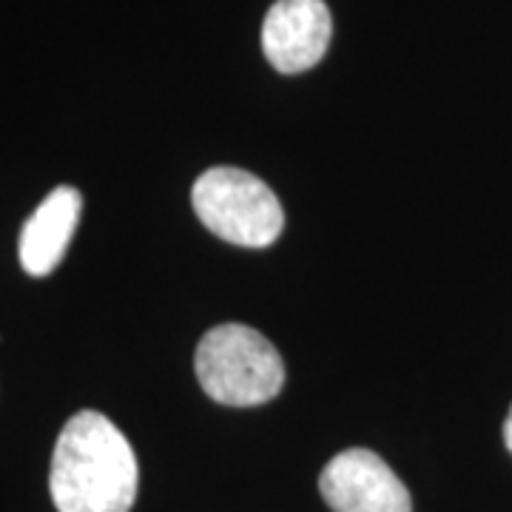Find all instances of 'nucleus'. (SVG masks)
<instances>
[{
	"mask_svg": "<svg viewBox=\"0 0 512 512\" xmlns=\"http://www.w3.org/2000/svg\"><path fill=\"white\" fill-rule=\"evenodd\" d=\"M137 484V456L103 413L80 410L66 421L49 473L57 512H128Z\"/></svg>",
	"mask_w": 512,
	"mask_h": 512,
	"instance_id": "1",
	"label": "nucleus"
},
{
	"mask_svg": "<svg viewBox=\"0 0 512 512\" xmlns=\"http://www.w3.org/2000/svg\"><path fill=\"white\" fill-rule=\"evenodd\" d=\"M197 379L214 402L228 407H256L279 396L285 365L279 350L248 325H220L197 345Z\"/></svg>",
	"mask_w": 512,
	"mask_h": 512,
	"instance_id": "2",
	"label": "nucleus"
},
{
	"mask_svg": "<svg viewBox=\"0 0 512 512\" xmlns=\"http://www.w3.org/2000/svg\"><path fill=\"white\" fill-rule=\"evenodd\" d=\"M191 202L200 222L225 242L242 248H265L285 225L282 202L259 177L220 165L208 168L194 183Z\"/></svg>",
	"mask_w": 512,
	"mask_h": 512,
	"instance_id": "3",
	"label": "nucleus"
},
{
	"mask_svg": "<svg viewBox=\"0 0 512 512\" xmlns=\"http://www.w3.org/2000/svg\"><path fill=\"white\" fill-rule=\"evenodd\" d=\"M319 490L333 512H413V498L399 476L365 447L330 458Z\"/></svg>",
	"mask_w": 512,
	"mask_h": 512,
	"instance_id": "4",
	"label": "nucleus"
},
{
	"mask_svg": "<svg viewBox=\"0 0 512 512\" xmlns=\"http://www.w3.org/2000/svg\"><path fill=\"white\" fill-rule=\"evenodd\" d=\"M330 35L325 0H276L262 23V52L276 72H308L328 52Z\"/></svg>",
	"mask_w": 512,
	"mask_h": 512,
	"instance_id": "5",
	"label": "nucleus"
},
{
	"mask_svg": "<svg viewBox=\"0 0 512 512\" xmlns=\"http://www.w3.org/2000/svg\"><path fill=\"white\" fill-rule=\"evenodd\" d=\"M83 211V197L72 185H57L20 231V265L32 276H46L60 265Z\"/></svg>",
	"mask_w": 512,
	"mask_h": 512,
	"instance_id": "6",
	"label": "nucleus"
},
{
	"mask_svg": "<svg viewBox=\"0 0 512 512\" xmlns=\"http://www.w3.org/2000/svg\"><path fill=\"white\" fill-rule=\"evenodd\" d=\"M504 441H507V447H510L512 453V407H510V416L504 421Z\"/></svg>",
	"mask_w": 512,
	"mask_h": 512,
	"instance_id": "7",
	"label": "nucleus"
}]
</instances>
